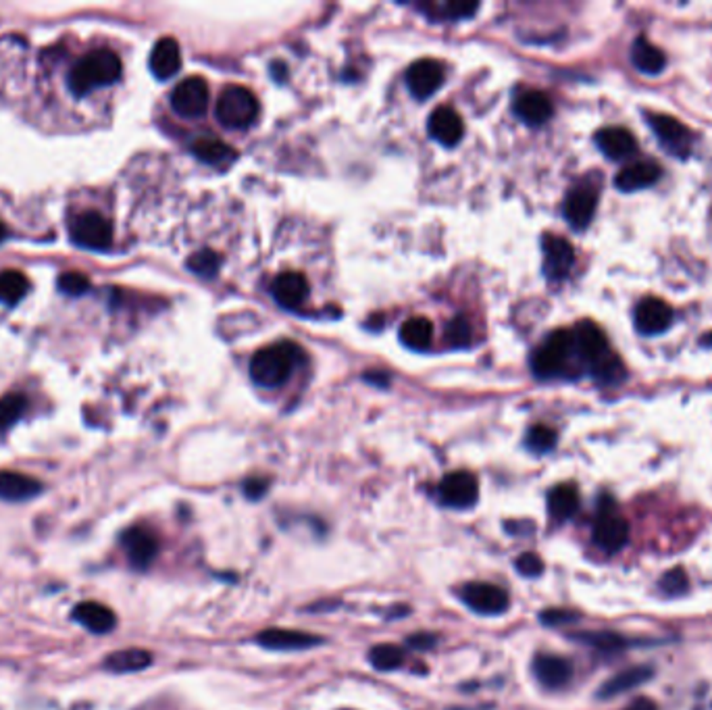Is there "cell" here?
Wrapping results in <instances>:
<instances>
[{
	"mask_svg": "<svg viewBox=\"0 0 712 710\" xmlns=\"http://www.w3.org/2000/svg\"><path fill=\"white\" fill-rule=\"evenodd\" d=\"M461 598L471 610L479 612V615H500L508 609V594L505 589L494 584H485V581L467 584L462 588Z\"/></svg>",
	"mask_w": 712,
	"mask_h": 710,
	"instance_id": "cell-11",
	"label": "cell"
},
{
	"mask_svg": "<svg viewBox=\"0 0 712 710\" xmlns=\"http://www.w3.org/2000/svg\"><path fill=\"white\" fill-rule=\"evenodd\" d=\"M27 398L24 394H6L0 398V433L13 428L24 417Z\"/></svg>",
	"mask_w": 712,
	"mask_h": 710,
	"instance_id": "cell-37",
	"label": "cell"
},
{
	"mask_svg": "<svg viewBox=\"0 0 712 710\" xmlns=\"http://www.w3.org/2000/svg\"><path fill=\"white\" fill-rule=\"evenodd\" d=\"M525 444H527L529 450L536 454L550 452L552 448L557 446V431L548 428V425H534V428L527 431Z\"/></svg>",
	"mask_w": 712,
	"mask_h": 710,
	"instance_id": "cell-39",
	"label": "cell"
},
{
	"mask_svg": "<svg viewBox=\"0 0 712 710\" xmlns=\"http://www.w3.org/2000/svg\"><path fill=\"white\" fill-rule=\"evenodd\" d=\"M122 78V58L115 52L101 48L92 50L73 65L67 84L75 96H86L94 88L111 86Z\"/></svg>",
	"mask_w": 712,
	"mask_h": 710,
	"instance_id": "cell-2",
	"label": "cell"
},
{
	"mask_svg": "<svg viewBox=\"0 0 712 710\" xmlns=\"http://www.w3.org/2000/svg\"><path fill=\"white\" fill-rule=\"evenodd\" d=\"M548 511L557 521H569L579 511V492L573 483H560L550 490Z\"/></svg>",
	"mask_w": 712,
	"mask_h": 710,
	"instance_id": "cell-29",
	"label": "cell"
},
{
	"mask_svg": "<svg viewBox=\"0 0 712 710\" xmlns=\"http://www.w3.org/2000/svg\"><path fill=\"white\" fill-rule=\"evenodd\" d=\"M29 292V280L21 271H9L0 273V302L3 304H17L21 298Z\"/></svg>",
	"mask_w": 712,
	"mask_h": 710,
	"instance_id": "cell-36",
	"label": "cell"
},
{
	"mask_svg": "<svg viewBox=\"0 0 712 710\" xmlns=\"http://www.w3.org/2000/svg\"><path fill=\"white\" fill-rule=\"evenodd\" d=\"M440 498L446 506L469 508L477 503L479 483L477 477L469 471H454L448 473L440 483Z\"/></svg>",
	"mask_w": 712,
	"mask_h": 710,
	"instance_id": "cell-12",
	"label": "cell"
},
{
	"mask_svg": "<svg viewBox=\"0 0 712 710\" xmlns=\"http://www.w3.org/2000/svg\"><path fill=\"white\" fill-rule=\"evenodd\" d=\"M534 673L537 682L548 690H560L573 677V664L567 659L552 654H539L534 661Z\"/></svg>",
	"mask_w": 712,
	"mask_h": 710,
	"instance_id": "cell-21",
	"label": "cell"
},
{
	"mask_svg": "<svg viewBox=\"0 0 712 710\" xmlns=\"http://www.w3.org/2000/svg\"><path fill=\"white\" fill-rule=\"evenodd\" d=\"M673 309L661 298H643L633 311L635 330L642 335H661L673 325Z\"/></svg>",
	"mask_w": 712,
	"mask_h": 710,
	"instance_id": "cell-13",
	"label": "cell"
},
{
	"mask_svg": "<svg viewBox=\"0 0 712 710\" xmlns=\"http://www.w3.org/2000/svg\"><path fill=\"white\" fill-rule=\"evenodd\" d=\"M515 567L525 578H537V575L544 571V560L534 555V552H525V555L516 558Z\"/></svg>",
	"mask_w": 712,
	"mask_h": 710,
	"instance_id": "cell-44",
	"label": "cell"
},
{
	"mask_svg": "<svg viewBox=\"0 0 712 710\" xmlns=\"http://www.w3.org/2000/svg\"><path fill=\"white\" fill-rule=\"evenodd\" d=\"M5 236H6V228L3 226V221H0V242L5 240Z\"/></svg>",
	"mask_w": 712,
	"mask_h": 710,
	"instance_id": "cell-50",
	"label": "cell"
},
{
	"mask_svg": "<svg viewBox=\"0 0 712 710\" xmlns=\"http://www.w3.org/2000/svg\"><path fill=\"white\" fill-rule=\"evenodd\" d=\"M369 661L377 671H394L404 662V652L394 644H379L369 652Z\"/></svg>",
	"mask_w": 712,
	"mask_h": 710,
	"instance_id": "cell-38",
	"label": "cell"
},
{
	"mask_svg": "<svg viewBox=\"0 0 712 710\" xmlns=\"http://www.w3.org/2000/svg\"><path fill=\"white\" fill-rule=\"evenodd\" d=\"M591 537H594L598 548L609 552V555L619 552L629 540V523L617 511V503L611 496L600 498Z\"/></svg>",
	"mask_w": 712,
	"mask_h": 710,
	"instance_id": "cell-4",
	"label": "cell"
},
{
	"mask_svg": "<svg viewBox=\"0 0 712 710\" xmlns=\"http://www.w3.org/2000/svg\"><path fill=\"white\" fill-rule=\"evenodd\" d=\"M632 61L637 71L646 73V76H658L664 71L666 57L646 38H637L632 47Z\"/></svg>",
	"mask_w": 712,
	"mask_h": 710,
	"instance_id": "cell-30",
	"label": "cell"
},
{
	"mask_svg": "<svg viewBox=\"0 0 712 710\" xmlns=\"http://www.w3.org/2000/svg\"><path fill=\"white\" fill-rule=\"evenodd\" d=\"M515 113L527 125H544L554 113L552 101L544 92L537 90H527L516 96L515 101Z\"/></svg>",
	"mask_w": 712,
	"mask_h": 710,
	"instance_id": "cell-22",
	"label": "cell"
},
{
	"mask_svg": "<svg viewBox=\"0 0 712 710\" xmlns=\"http://www.w3.org/2000/svg\"><path fill=\"white\" fill-rule=\"evenodd\" d=\"M531 369L542 379H573L581 376L583 367L579 356H577L573 330L552 332L531 356Z\"/></svg>",
	"mask_w": 712,
	"mask_h": 710,
	"instance_id": "cell-1",
	"label": "cell"
},
{
	"mask_svg": "<svg viewBox=\"0 0 712 710\" xmlns=\"http://www.w3.org/2000/svg\"><path fill=\"white\" fill-rule=\"evenodd\" d=\"M700 344H702V346H712V332H708L707 335H704Z\"/></svg>",
	"mask_w": 712,
	"mask_h": 710,
	"instance_id": "cell-49",
	"label": "cell"
},
{
	"mask_svg": "<svg viewBox=\"0 0 712 710\" xmlns=\"http://www.w3.org/2000/svg\"><path fill=\"white\" fill-rule=\"evenodd\" d=\"M400 342L412 350H425L433 342V323L427 317H412L400 327Z\"/></svg>",
	"mask_w": 712,
	"mask_h": 710,
	"instance_id": "cell-33",
	"label": "cell"
},
{
	"mask_svg": "<svg viewBox=\"0 0 712 710\" xmlns=\"http://www.w3.org/2000/svg\"><path fill=\"white\" fill-rule=\"evenodd\" d=\"M182 67V50L174 38H161L150 52V71L159 79H169Z\"/></svg>",
	"mask_w": 712,
	"mask_h": 710,
	"instance_id": "cell-25",
	"label": "cell"
},
{
	"mask_svg": "<svg viewBox=\"0 0 712 710\" xmlns=\"http://www.w3.org/2000/svg\"><path fill=\"white\" fill-rule=\"evenodd\" d=\"M427 132L433 140H438L444 146H456L462 140L464 123L461 115L450 107H440L431 113L427 122Z\"/></svg>",
	"mask_w": 712,
	"mask_h": 710,
	"instance_id": "cell-18",
	"label": "cell"
},
{
	"mask_svg": "<svg viewBox=\"0 0 712 710\" xmlns=\"http://www.w3.org/2000/svg\"><path fill=\"white\" fill-rule=\"evenodd\" d=\"M646 122L652 127V132H654L656 140L661 142L666 151L675 156H679V159H685L689 151H692L694 136L684 123L677 122V119L671 115H661V113L648 115Z\"/></svg>",
	"mask_w": 712,
	"mask_h": 710,
	"instance_id": "cell-8",
	"label": "cell"
},
{
	"mask_svg": "<svg viewBox=\"0 0 712 710\" xmlns=\"http://www.w3.org/2000/svg\"><path fill=\"white\" fill-rule=\"evenodd\" d=\"M625 710H658V706H656V702L650 700V698H637Z\"/></svg>",
	"mask_w": 712,
	"mask_h": 710,
	"instance_id": "cell-48",
	"label": "cell"
},
{
	"mask_svg": "<svg viewBox=\"0 0 712 710\" xmlns=\"http://www.w3.org/2000/svg\"><path fill=\"white\" fill-rule=\"evenodd\" d=\"M303 361V350L292 342H280L260 348L250 361V377L262 387L286 384L296 365Z\"/></svg>",
	"mask_w": 712,
	"mask_h": 710,
	"instance_id": "cell-3",
	"label": "cell"
},
{
	"mask_svg": "<svg viewBox=\"0 0 712 710\" xmlns=\"http://www.w3.org/2000/svg\"><path fill=\"white\" fill-rule=\"evenodd\" d=\"M590 376L594 377L600 386H621L627 377V369L619 355H606L602 361H598L594 367H590Z\"/></svg>",
	"mask_w": 712,
	"mask_h": 710,
	"instance_id": "cell-34",
	"label": "cell"
},
{
	"mask_svg": "<svg viewBox=\"0 0 712 710\" xmlns=\"http://www.w3.org/2000/svg\"><path fill=\"white\" fill-rule=\"evenodd\" d=\"M122 546L127 558H130V563L136 567V569H146L154 560L156 552H159V540H156V535L142 525L127 529L122 535Z\"/></svg>",
	"mask_w": 712,
	"mask_h": 710,
	"instance_id": "cell-16",
	"label": "cell"
},
{
	"mask_svg": "<svg viewBox=\"0 0 712 710\" xmlns=\"http://www.w3.org/2000/svg\"><path fill=\"white\" fill-rule=\"evenodd\" d=\"M259 117V101L249 88L228 86L217 101V119L229 130H246Z\"/></svg>",
	"mask_w": 712,
	"mask_h": 710,
	"instance_id": "cell-5",
	"label": "cell"
},
{
	"mask_svg": "<svg viewBox=\"0 0 712 710\" xmlns=\"http://www.w3.org/2000/svg\"><path fill=\"white\" fill-rule=\"evenodd\" d=\"M153 664V654L142 648H127L112 652L104 661V669L111 673H136Z\"/></svg>",
	"mask_w": 712,
	"mask_h": 710,
	"instance_id": "cell-32",
	"label": "cell"
},
{
	"mask_svg": "<svg viewBox=\"0 0 712 710\" xmlns=\"http://www.w3.org/2000/svg\"><path fill=\"white\" fill-rule=\"evenodd\" d=\"M319 635H311L296 630H265L257 635V644L269 650H306L321 644Z\"/></svg>",
	"mask_w": 712,
	"mask_h": 710,
	"instance_id": "cell-20",
	"label": "cell"
},
{
	"mask_svg": "<svg viewBox=\"0 0 712 710\" xmlns=\"http://www.w3.org/2000/svg\"><path fill=\"white\" fill-rule=\"evenodd\" d=\"M187 267L198 275H215L217 269H219V257L213 250H200L192 254L190 260H187Z\"/></svg>",
	"mask_w": 712,
	"mask_h": 710,
	"instance_id": "cell-42",
	"label": "cell"
},
{
	"mask_svg": "<svg viewBox=\"0 0 712 710\" xmlns=\"http://www.w3.org/2000/svg\"><path fill=\"white\" fill-rule=\"evenodd\" d=\"M431 19H467L477 13V3H425L417 5Z\"/></svg>",
	"mask_w": 712,
	"mask_h": 710,
	"instance_id": "cell-35",
	"label": "cell"
},
{
	"mask_svg": "<svg viewBox=\"0 0 712 710\" xmlns=\"http://www.w3.org/2000/svg\"><path fill=\"white\" fill-rule=\"evenodd\" d=\"M267 488H269L267 480H262V477H252V480L244 483V494L249 496L250 500H257V498L265 496Z\"/></svg>",
	"mask_w": 712,
	"mask_h": 710,
	"instance_id": "cell-46",
	"label": "cell"
},
{
	"mask_svg": "<svg viewBox=\"0 0 712 710\" xmlns=\"http://www.w3.org/2000/svg\"><path fill=\"white\" fill-rule=\"evenodd\" d=\"M596 207H598L596 190L590 188V185H577V188H573L567 194L565 205H562V213H565V219L569 226L581 231L590 226L591 219H594Z\"/></svg>",
	"mask_w": 712,
	"mask_h": 710,
	"instance_id": "cell-15",
	"label": "cell"
},
{
	"mask_svg": "<svg viewBox=\"0 0 712 710\" xmlns=\"http://www.w3.org/2000/svg\"><path fill=\"white\" fill-rule=\"evenodd\" d=\"M596 144L611 161L632 159L637 153V140L625 127H604L596 133Z\"/></svg>",
	"mask_w": 712,
	"mask_h": 710,
	"instance_id": "cell-17",
	"label": "cell"
},
{
	"mask_svg": "<svg viewBox=\"0 0 712 710\" xmlns=\"http://www.w3.org/2000/svg\"><path fill=\"white\" fill-rule=\"evenodd\" d=\"M342 710H352V708H342Z\"/></svg>",
	"mask_w": 712,
	"mask_h": 710,
	"instance_id": "cell-51",
	"label": "cell"
},
{
	"mask_svg": "<svg viewBox=\"0 0 712 710\" xmlns=\"http://www.w3.org/2000/svg\"><path fill=\"white\" fill-rule=\"evenodd\" d=\"M544 273L550 281L565 280L575 265V250L569 240L560 236L546 234L542 238Z\"/></svg>",
	"mask_w": 712,
	"mask_h": 710,
	"instance_id": "cell-10",
	"label": "cell"
},
{
	"mask_svg": "<svg viewBox=\"0 0 712 710\" xmlns=\"http://www.w3.org/2000/svg\"><path fill=\"white\" fill-rule=\"evenodd\" d=\"M211 92L202 78H187L179 81L171 92V107L184 119H198L207 113Z\"/></svg>",
	"mask_w": 712,
	"mask_h": 710,
	"instance_id": "cell-7",
	"label": "cell"
},
{
	"mask_svg": "<svg viewBox=\"0 0 712 710\" xmlns=\"http://www.w3.org/2000/svg\"><path fill=\"white\" fill-rule=\"evenodd\" d=\"M271 290L277 304L286 306V309H298V306L306 301V296H309V281H306L303 273L286 271L277 275Z\"/></svg>",
	"mask_w": 712,
	"mask_h": 710,
	"instance_id": "cell-23",
	"label": "cell"
},
{
	"mask_svg": "<svg viewBox=\"0 0 712 710\" xmlns=\"http://www.w3.org/2000/svg\"><path fill=\"white\" fill-rule=\"evenodd\" d=\"M69 236L73 244L88 250H107L112 244L111 223L96 211L75 215L69 221Z\"/></svg>",
	"mask_w": 712,
	"mask_h": 710,
	"instance_id": "cell-6",
	"label": "cell"
},
{
	"mask_svg": "<svg viewBox=\"0 0 712 710\" xmlns=\"http://www.w3.org/2000/svg\"><path fill=\"white\" fill-rule=\"evenodd\" d=\"M542 621L548 625V627H558V625H569L579 619V615L577 612H571V610H562V609H550L542 612Z\"/></svg>",
	"mask_w": 712,
	"mask_h": 710,
	"instance_id": "cell-45",
	"label": "cell"
},
{
	"mask_svg": "<svg viewBox=\"0 0 712 710\" xmlns=\"http://www.w3.org/2000/svg\"><path fill=\"white\" fill-rule=\"evenodd\" d=\"M658 588H661L666 596L685 594L687 589H689V578H687L685 569H681V567H675V569L666 571L661 578V581H658Z\"/></svg>",
	"mask_w": 712,
	"mask_h": 710,
	"instance_id": "cell-40",
	"label": "cell"
},
{
	"mask_svg": "<svg viewBox=\"0 0 712 710\" xmlns=\"http://www.w3.org/2000/svg\"><path fill=\"white\" fill-rule=\"evenodd\" d=\"M58 290L69 296H81L90 290V280L84 273L78 271H67L58 278Z\"/></svg>",
	"mask_w": 712,
	"mask_h": 710,
	"instance_id": "cell-43",
	"label": "cell"
},
{
	"mask_svg": "<svg viewBox=\"0 0 712 710\" xmlns=\"http://www.w3.org/2000/svg\"><path fill=\"white\" fill-rule=\"evenodd\" d=\"M444 65L433 61V58H421V61H415L409 67L407 86L417 99H430L444 84Z\"/></svg>",
	"mask_w": 712,
	"mask_h": 710,
	"instance_id": "cell-14",
	"label": "cell"
},
{
	"mask_svg": "<svg viewBox=\"0 0 712 710\" xmlns=\"http://www.w3.org/2000/svg\"><path fill=\"white\" fill-rule=\"evenodd\" d=\"M571 638L581 641V644L591 646L602 654H617L621 650L633 646V641L617 631H577L571 633Z\"/></svg>",
	"mask_w": 712,
	"mask_h": 710,
	"instance_id": "cell-31",
	"label": "cell"
},
{
	"mask_svg": "<svg viewBox=\"0 0 712 710\" xmlns=\"http://www.w3.org/2000/svg\"><path fill=\"white\" fill-rule=\"evenodd\" d=\"M73 619L92 633H109L115 630L117 617L101 602H81L73 609Z\"/></svg>",
	"mask_w": 712,
	"mask_h": 710,
	"instance_id": "cell-27",
	"label": "cell"
},
{
	"mask_svg": "<svg viewBox=\"0 0 712 710\" xmlns=\"http://www.w3.org/2000/svg\"><path fill=\"white\" fill-rule=\"evenodd\" d=\"M661 179V167L652 161H637L623 167L614 177V188L621 192H637L646 190Z\"/></svg>",
	"mask_w": 712,
	"mask_h": 710,
	"instance_id": "cell-19",
	"label": "cell"
},
{
	"mask_svg": "<svg viewBox=\"0 0 712 710\" xmlns=\"http://www.w3.org/2000/svg\"><path fill=\"white\" fill-rule=\"evenodd\" d=\"M573 338H575V348H577V356H579L581 361V367L588 371L590 367H594L598 361H602L606 355L612 353L606 335L596 323H591V321H581V323H577L573 330Z\"/></svg>",
	"mask_w": 712,
	"mask_h": 710,
	"instance_id": "cell-9",
	"label": "cell"
},
{
	"mask_svg": "<svg viewBox=\"0 0 712 710\" xmlns=\"http://www.w3.org/2000/svg\"><path fill=\"white\" fill-rule=\"evenodd\" d=\"M42 492V483L34 477L15 473V471H0V500L9 503H21L29 500Z\"/></svg>",
	"mask_w": 712,
	"mask_h": 710,
	"instance_id": "cell-26",
	"label": "cell"
},
{
	"mask_svg": "<svg viewBox=\"0 0 712 710\" xmlns=\"http://www.w3.org/2000/svg\"><path fill=\"white\" fill-rule=\"evenodd\" d=\"M407 641H409L410 648L427 650V648H431L433 644H436V638H433V635H430V633H415V635H410Z\"/></svg>",
	"mask_w": 712,
	"mask_h": 710,
	"instance_id": "cell-47",
	"label": "cell"
},
{
	"mask_svg": "<svg viewBox=\"0 0 712 710\" xmlns=\"http://www.w3.org/2000/svg\"><path fill=\"white\" fill-rule=\"evenodd\" d=\"M192 153L198 156L202 163L215 167H228L229 163L236 161V151L229 144H225L223 140H217L211 136L194 140Z\"/></svg>",
	"mask_w": 712,
	"mask_h": 710,
	"instance_id": "cell-28",
	"label": "cell"
},
{
	"mask_svg": "<svg viewBox=\"0 0 712 710\" xmlns=\"http://www.w3.org/2000/svg\"><path fill=\"white\" fill-rule=\"evenodd\" d=\"M446 342L450 346L464 348L471 344V325L467 319L456 317L446 325Z\"/></svg>",
	"mask_w": 712,
	"mask_h": 710,
	"instance_id": "cell-41",
	"label": "cell"
},
{
	"mask_svg": "<svg viewBox=\"0 0 712 710\" xmlns=\"http://www.w3.org/2000/svg\"><path fill=\"white\" fill-rule=\"evenodd\" d=\"M652 675H654V669L648 667V664H642V667H632L617 673V675L611 677L609 682H604L598 690V698L609 700L614 696H621V694L632 692L635 687L643 685L650 682Z\"/></svg>",
	"mask_w": 712,
	"mask_h": 710,
	"instance_id": "cell-24",
	"label": "cell"
}]
</instances>
